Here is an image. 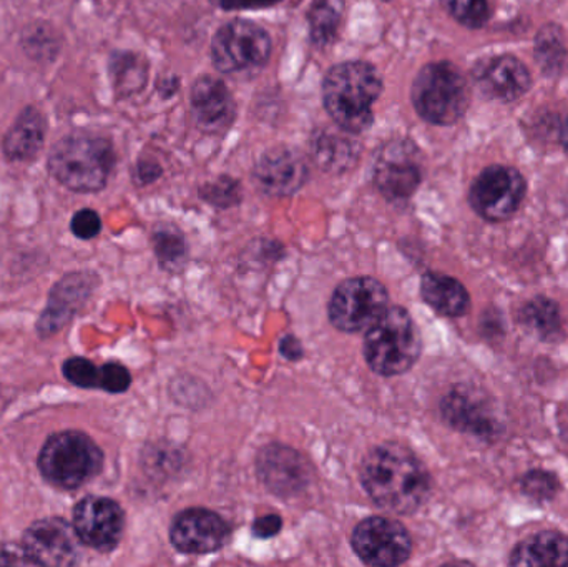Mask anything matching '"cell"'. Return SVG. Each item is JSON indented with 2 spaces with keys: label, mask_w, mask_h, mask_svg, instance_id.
Returning <instances> with one entry per match:
<instances>
[{
  "label": "cell",
  "mask_w": 568,
  "mask_h": 567,
  "mask_svg": "<svg viewBox=\"0 0 568 567\" xmlns=\"http://www.w3.org/2000/svg\"><path fill=\"white\" fill-rule=\"evenodd\" d=\"M361 482L379 508L396 515H413L430 495L426 466L410 449L396 443H386L367 453Z\"/></svg>",
  "instance_id": "obj_1"
},
{
  "label": "cell",
  "mask_w": 568,
  "mask_h": 567,
  "mask_svg": "<svg viewBox=\"0 0 568 567\" xmlns=\"http://www.w3.org/2000/svg\"><path fill=\"white\" fill-rule=\"evenodd\" d=\"M381 93L383 79L376 67L364 60L337 63L324 75V109L339 129L353 135L373 125V107Z\"/></svg>",
  "instance_id": "obj_2"
},
{
  "label": "cell",
  "mask_w": 568,
  "mask_h": 567,
  "mask_svg": "<svg viewBox=\"0 0 568 567\" xmlns=\"http://www.w3.org/2000/svg\"><path fill=\"white\" fill-rule=\"evenodd\" d=\"M115 162V149L105 136L67 135L53 143L47 169L70 192L95 193L105 189Z\"/></svg>",
  "instance_id": "obj_3"
},
{
  "label": "cell",
  "mask_w": 568,
  "mask_h": 567,
  "mask_svg": "<svg viewBox=\"0 0 568 567\" xmlns=\"http://www.w3.org/2000/svg\"><path fill=\"white\" fill-rule=\"evenodd\" d=\"M420 355V336L409 313L389 306L366 332L364 356L367 365L383 376L409 372Z\"/></svg>",
  "instance_id": "obj_4"
},
{
  "label": "cell",
  "mask_w": 568,
  "mask_h": 567,
  "mask_svg": "<svg viewBox=\"0 0 568 567\" xmlns=\"http://www.w3.org/2000/svg\"><path fill=\"white\" fill-rule=\"evenodd\" d=\"M103 453L85 433L62 432L50 436L39 455V468L50 485L77 489L95 478Z\"/></svg>",
  "instance_id": "obj_5"
},
{
  "label": "cell",
  "mask_w": 568,
  "mask_h": 567,
  "mask_svg": "<svg viewBox=\"0 0 568 567\" xmlns=\"http://www.w3.org/2000/svg\"><path fill=\"white\" fill-rule=\"evenodd\" d=\"M414 109L434 125H453L466 113L469 89L460 70L449 62L429 63L414 79Z\"/></svg>",
  "instance_id": "obj_6"
},
{
  "label": "cell",
  "mask_w": 568,
  "mask_h": 567,
  "mask_svg": "<svg viewBox=\"0 0 568 567\" xmlns=\"http://www.w3.org/2000/svg\"><path fill=\"white\" fill-rule=\"evenodd\" d=\"M272 57V37L252 20L225 23L212 40L213 65L223 73L262 69Z\"/></svg>",
  "instance_id": "obj_7"
},
{
  "label": "cell",
  "mask_w": 568,
  "mask_h": 567,
  "mask_svg": "<svg viewBox=\"0 0 568 567\" xmlns=\"http://www.w3.org/2000/svg\"><path fill=\"white\" fill-rule=\"evenodd\" d=\"M389 308L386 286L369 276L346 280L329 303L331 323L341 332H367Z\"/></svg>",
  "instance_id": "obj_8"
},
{
  "label": "cell",
  "mask_w": 568,
  "mask_h": 567,
  "mask_svg": "<svg viewBox=\"0 0 568 567\" xmlns=\"http://www.w3.org/2000/svg\"><path fill=\"white\" fill-rule=\"evenodd\" d=\"M351 545L361 561L374 567L404 565L413 551L407 529L389 518L364 519L354 529Z\"/></svg>",
  "instance_id": "obj_9"
},
{
  "label": "cell",
  "mask_w": 568,
  "mask_h": 567,
  "mask_svg": "<svg viewBox=\"0 0 568 567\" xmlns=\"http://www.w3.org/2000/svg\"><path fill=\"white\" fill-rule=\"evenodd\" d=\"M526 195V180L517 170L509 166H489L484 170L473 189L470 205L483 219L489 222H504L510 219Z\"/></svg>",
  "instance_id": "obj_10"
},
{
  "label": "cell",
  "mask_w": 568,
  "mask_h": 567,
  "mask_svg": "<svg viewBox=\"0 0 568 567\" xmlns=\"http://www.w3.org/2000/svg\"><path fill=\"white\" fill-rule=\"evenodd\" d=\"M73 528L83 545L109 553L122 539L125 515L113 499L87 496L73 509Z\"/></svg>",
  "instance_id": "obj_11"
},
{
  "label": "cell",
  "mask_w": 568,
  "mask_h": 567,
  "mask_svg": "<svg viewBox=\"0 0 568 567\" xmlns=\"http://www.w3.org/2000/svg\"><path fill=\"white\" fill-rule=\"evenodd\" d=\"M79 541L75 528L69 522L45 518L30 525L22 545L37 566L65 567L79 563Z\"/></svg>",
  "instance_id": "obj_12"
},
{
  "label": "cell",
  "mask_w": 568,
  "mask_h": 567,
  "mask_svg": "<svg viewBox=\"0 0 568 567\" xmlns=\"http://www.w3.org/2000/svg\"><path fill=\"white\" fill-rule=\"evenodd\" d=\"M413 149L407 140H393L381 150L374 163V185L387 200H406L420 183L419 165L413 160Z\"/></svg>",
  "instance_id": "obj_13"
},
{
  "label": "cell",
  "mask_w": 568,
  "mask_h": 567,
  "mask_svg": "<svg viewBox=\"0 0 568 567\" xmlns=\"http://www.w3.org/2000/svg\"><path fill=\"white\" fill-rule=\"evenodd\" d=\"M170 538L180 553L210 555L226 545L230 528L225 519L216 513L193 508L176 516Z\"/></svg>",
  "instance_id": "obj_14"
},
{
  "label": "cell",
  "mask_w": 568,
  "mask_h": 567,
  "mask_svg": "<svg viewBox=\"0 0 568 567\" xmlns=\"http://www.w3.org/2000/svg\"><path fill=\"white\" fill-rule=\"evenodd\" d=\"M190 107L195 125L209 135H222L236 119V103L223 80L202 75L190 92Z\"/></svg>",
  "instance_id": "obj_15"
},
{
  "label": "cell",
  "mask_w": 568,
  "mask_h": 567,
  "mask_svg": "<svg viewBox=\"0 0 568 567\" xmlns=\"http://www.w3.org/2000/svg\"><path fill=\"white\" fill-rule=\"evenodd\" d=\"M307 176V160L290 146L266 150L253 170V180L258 189L273 196L293 195L306 183Z\"/></svg>",
  "instance_id": "obj_16"
},
{
  "label": "cell",
  "mask_w": 568,
  "mask_h": 567,
  "mask_svg": "<svg viewBox=\"0 0 568 567\" xmlns=\"http://www.w3.org/2000/svg\"><path fill=\"white\" fill-rule=\"evenodd\" d=\"M92 280L89 273H70L53 286L47 308L37 323L40 336L55 335L75 316L92 295Z\"/></svg>",
  "instance_id": "obj_17"
},
{
  "label": "cell",
  "mask_w": 568,
  "mask_h": 567,
  "mask_svg": "<svg viewBox=\"0 0 568 567\" xmlns=\"http://www.w3.org/2000/svg\"><path fill=\"white\" fill-rule=\"evenodd\" d=\"M443 415L454 428L484 438L497 435L500 429L487 399L464 386L454 389L444 398Z\"/></svg>",
  "instance_id": "obj_18"
},
{
  "label": "cell",
  "mask_w": 568,
  "mask_h": 567,
  "mask_svg": "<svg viewBox=\"0 0 568 567\" xmlns=\"http://www.w3.org/2000/svg\"><path fill=\"white\" fill-rule=\"evenodd\" d=\"M47 120L36 107L29 105L13 120L2 140V152L9 162H33L45 145Z\"/></svg>",
  "instance_id": "obj_19"
},
{
  "label": "cell",
  "mask_w": 568,
  "mask_h": 567,
  "mask_svg": "<svg viewBox=\"0 0 568 567\" xmlns=\"http://www.w3.org/2000/svg\"><path fill=\"white\" fill-rule=\"evenodd\" d=\"M353 133L339 129H324L314 133L311 150L313 160L324 172L343 173L349 170L359 159L361 145L354 140Z\"/></svg>",
  "instance_id": "obj_20"
},
{
  "label": "cell",
  "mask_w": 568,
  "mask_h": 567,
  "mask_svg": "<svg viewBox=\"0 0 568 567\" xmlns=\"http://www.w3.org/2000/svg\"><path fill=\"white\" fill-rule=\"evenodd\" d=\"M260 473L270 489L280 493L296 492L307 478L300 455L283 446H268L263 452L260 456Z\"/></svg>",
  "instance_id": "obj_21"
},
{
  "label": "cell",
  "mask_w": 568,
  "mask_h": 567,
  "mask_svg": "<svg viewBox=\"0 0 568 567\" xmlns=\"http://www.w3.org/2000/svg\"><path fill=\"white\" fill-rule=\"evenodd\" d=\"M510 566L566 567L568 538L556 531H542L526 539L514 549Z\"/></svg>",
  "instance_id": "obj_22"
},
{
  "label": "cell",
  "mask_w": 568,
  "mask_h": 567,
  "mask_svg": "<svg viewBox=\"0 0 568 567\" xmlns=\"http://www.w3.org/2000/svg\"><path fill=\"white\" fill-rule=\"evenodd\" d=\"M420 293L424 302L440 315L463 316L470 305L469 293L463 283L443 273L429 272L423 276Z\"/></svg>",
  "instance_id": "obj_23"
},
{
  "label": "cell",
  "mask_w": 568,
  "mask_h": 567,
  "mask_svg": "<svg viewBox=\"0 0 568 567\" xmlns=\"http://www.w3.org/2000/svg\"><path fill=\"white\" fill-rule=\"evenodd\" d=\"M150 65L143 53L115 50L110 53L109 75L116 99H129L142 92L149 82Z\"/></svg>",
  "instance_id": "obj_24"
},
{
  "label": "cell",
  "mask_w": 568,
  "mask_h": 567,
  "mask_svg": "<svg viewBox=\"0 0 568 567\" xmlns=\"http://www.w3.org/2000/svg\"><path fill=\"white\" fill-rule=\"evenodd\" d=\"M484 87L487 92L503 100H514L524 95L530 87V75L526 65L514 57L494 59L484 70Z\"/></svg>",
  "instance_id": "obj_25"
},
{
  "label": "cell",
  "mask_w": 568,
  "mask_h": 567,
  "mask_svg": "<svg viewBox=\"0 0 568 567\" xmlns=\"http://www.w3.org/2000/svg\"><path fill=\"white\" fill-rule=\"evenodd\" d=\"M344 0H317L310 10V36L314 45L327 47L336 40L343 20Z\"/></svg>",
  "instance_id": "obj_26"
},
{
  "label": "cell",
  "mask_w": 568,
  "mask_h": 567,
  "mask_svg": "<svg viewBox=\"0 0 568 567\" xmlns=\"http://www.w3.org/2000/svg\"><path fill=\"white\" fill-rule=\"evenodd\" d=\"M22 49L36 62H52L62 49V39L50 23L33 22L22 32Z\"/></svg>",
  "instance_id": "obj_27"
},
{
  "label": "cell",
  "mask_w": 568,
  "mask_h": 567,
  "mask_svg": "<svg viewBox=\"0 0 568 567\" xmlns=\"http://www.w3.org/2000/svg\"><path fill=\"white\" fill-rule=\"evenodd\" d=\"M523 322L534 335L554 338L560 330L559 306L549 298L532 300L524 308Z\"/></svg>",
  "instance_id": "obj_28"
},
{
  "label": "cell",
  "mask_w": 568,
  "mask_h": 567,
  "mask_svg": "<svg viewBox=\"0 0 568 567\" xmlns=\"http://www.w3.org/2000/svg\"><path fill=\"white\" fill-rule=\"evenodd\" d=\"M153 246H155L156 255H159L160 262L166 270L179 269L180 263L185 260V240H183L179 230L169 229V226L156 230L155 235H153Z\"/></svg>",
  "instance_id": "obj_29"
},
{
  "label": "cell",
  "mask_w": 568,
  "mask_h": 567,
  "mask_svg": "<svg viewBox=\"0 0 568 567\" xmlns=\"http://www.w3.org/2000/svg\"><path fill=\"white\" fill-rule=\"evenodd\" d=\"M440 2L457 22L470 29L483 27L489 17L487 0H440Z\"/></svg>",
  "instance_id": "obj_30"
},
{
  "label": "cell",
  "mask_w": 568,
  "mask_h": 567,
  "mask_svg": "<svg viewBox=\"0 0 568 567\" xmlns=\"http://www.w3.org/2000/svg\"><path fill=\"white\" fill-rule=\"evenodd\" d=\"M200 195L206 202L212 203V205L226 209V206L240 203V200H242V189H240V183L235 179L223 175L203 185L202 190H200Z\"/></svg>",
  "instance_id": "obj_31"
},
{
  "label": "cell",
  "mask_w": 568,
  "mask_h": 567,
  "mask_svg": "<svg viewBox=\"0 0 568 567\" xmlns=\"http://www.w3.org/2000/svg\"><path fill=\"white\" fill-rule=\"evenodd\" d=\"M63 376L79 388H100L102 368L93 365L90 360L75 356L63 363Z\"/></svg>",
  "instance_id": "obj_32"
},
{
  "label": "cell",
  "mask_w": 568,
  "mask_h": 567,
  "mask_svg": "<svg viewBox=\"0 0 568 567\" xmlns=\"http://www.w3.org/2000/svg\"><path fill=\"white\" fill-rule=\"evenodd\" d=\"M523 489L529 498L549 502L559 492V479L552 473L530 472L523 479Z\"/></svg>",
  "instance_id": "obj_33"
},
{
  "label": "cell",
  "mask_w": 568,
  "mask_h": 567,
  "mask_svg": "<svg viewBox=\"0 0 568 567\" xmlns=\"http://www.w3.org/2000/svg\"><path fill=\"white\" fill-rule=\"evenodd\" d=\"M132 385V376L125 366L119 363H106L102 366V379H100V389L119 395L125 393Z\"/></svg>",
  "instance_id": "obj_34"
},
{
  "label": "cell",
  "mask_w": 568,
  "mask_h": 567,
  "mask_svg": "<svg viewBox=\"0 0 568 567\" xmlns=\"http://www.w3.org/2000/svg\"><path fill=\"white\" fill-rule=\"evenodd\" d=\"M70 229H72L73 235L80 240H92L99 235L102 230V220H100L99 213L92 209L79 210L73 215L72 222H70Z\"/></svg>",
  "instance_id": "obj_35"
},
{
  "label": "cell",
  "mask_w": 568,
  "mask_h": 567,
  "mask_svg": "<svg viewBox=\"0 0 568 567\" xmlns=\"http://www.w3.org/2000/svg\"><path fill=\"white\" fill-rule=\"evenodd\" d=\"M0 566H37L22 546L0 545Z\"/></svg>",
  "instance_id": "obj_36"
},
{
  "label": "cell",
  "mask_w": 568,
  "mask_h": 567,
  "mask_svg": "<svg viewBox=\"0 0 568 567\" xmlns=\"http://www.w3.org/2000/svg\"><path fill=\"white\" fill-rule=\"evenodd\" d=\"M282 526L283 522L280 516H263V518L256 519L255 525H253V533H255V536H258V538L270 539L282 531Z\"/></svg>",
  "instance_id": "obj_37"
},
{
  "label": "cell",
  "mask_w": 568,
  "mask_h": 567,
  "mask_svg": "<svg viewBox=\"0 0 568 567\" xmlns=\"http://www.w3.org/2000/svg\"><path fill=\"white\" fill-rule=\"evenodd\" d=\"M162 176V166L153 160H139L135 166V180L140 185H149Z\"/></svg>",
  "instance_id": "obj_38"
},
{
  "label": "cell",
  "mask_w": 568,
  "mask_h": 567,
  "mask_svg": "<svg viewBox=\"0 0 568 567\" xmlns=\"http://www.w3.org/2000/svg\"><path fill=\"white\" fill-rule=\"evenodd\" d=\"M283 0H215L216 6L225 10L266 9L278 6Z\"/></svg>",
  "instance_id": "obj_39"
},
{
  "label": "cell",
  "mask_w": 568,
  "mask_h": 567,
  "mask_svg": "<svg viewBox=\"0 0 568 567\" xmlns=\"http://www.w3.org/2000/svg\"><path fill=\"white\" fill-rule=\"evenodd\" d=\"M156 89H159L160 95H162L163 99H170V97L179 92L180 79L179 77H165V79H160Z\"/></svg>",
  "instance_id": "obj_40"
},
{
  "label": "cell",
  "mask_w": 568,
  "mask_h": 567,
  "mask_svg": "<svg viewBox=\"0 0 568 567\" xmlns=\"http://www.w3.org/2000/svg\"><path fill=\"white\" fill-rule=\"evenodd\" d=\"M282 353L283 356H286V358L290 360H297L301 355H303V352H301L300 342H297L296 338H291V336H287V338L283 340Z\"/></svg>",
  "instance_id": "obj_41"
},
{
  "label": "cell",
  "mask_w": 568,
  "mask_h": 567,
  "mask_svg": "<svg viewBox=\"0 0 568 567\" xmlns=\"http://www.w3.org/2000/svg\"><path fill=\"white\" fill-rule=\"evenodd\" d=\"M386 2H389V0H386Z\"/></svg>",
  "instance_id": "obj_42"
}]
</instances>
